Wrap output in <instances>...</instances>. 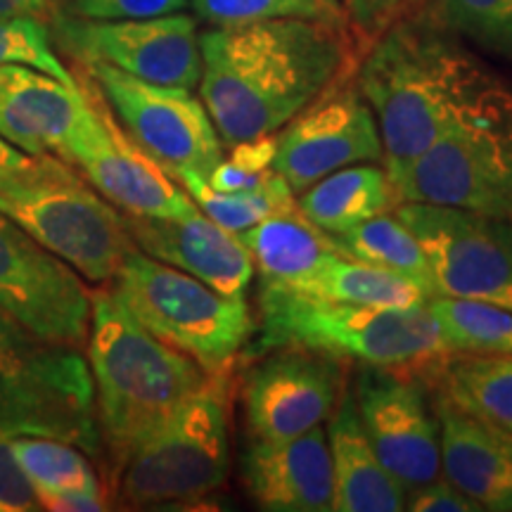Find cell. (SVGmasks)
Here are the masks:
<instances>
[{"mask_svg": "<svg viewBox=\"0 0 512 512\" xmlns=\"http://www.w3.org/2000/svg\"><path fill=\"white\" fill-rule=\"evenodd\" d=\"M200 100L223 145L278 133L344 79L349 27L318 19L214 27L200 34Z\"/></svg>", "mask_w": 512, "mask_h": 512, "instance_id": "cell-1", "label": "cell"}, {"mask_svg": "<svg viewBox=\"0 0 512 512\" xmlns=\"http://www.w3.org/2000/svg\"><path fill=\"white\" fill-rule=\"evenodd\" d=\"M356 86L375 114L392 181L446 131L512 93L460 38L422 17H401L377 38Z\"/></svg>", "mask_w": 512, "mask_h": 512, "instance_id": "cell-2", "label": "cell"}, {"mask_svg": "<svg viewBox=\"0 0 512 512\" xmlns=\"http://www.w3.org/2000/svg\"><path fill=\"white\" fill-rule=\"evenodd\" d=\"M86 344L100 437L119 472L128 453L211 373L147 332L112 287L91 294Z\"/></svg>", "mask_w": 512, "mask_h": 512, "instance_id": "cell-3", "label": "cell"}, {"mask_svg": "<svg viewBox=\"0 0 512 512\" xmlns=\"http://www.w3.org/2000/svg\"><path fill=\"white\" fill-rule=\"evenodd\" d=\"M259 313V342L252 347L256 354L302 347L361 366L403 370L446 356L427 302L413 309H375L261 285Z\"/></svg>", "mask_w": 512, "mask_h": 512, "instance_id": "cell-4", "label": "cell"}, {"mask_svg": "<svg viewBox=\"0 0 512 512\" xmlns=\"http://www.w3.org/2000/svg\"><path fill=\"white\" fill-rule=\"evenodd\" d=\"M0 214L91 283L114 280L136 247L124 214L55 155H29L0 176Z\"/></svg>", "mask_w": 512, "mask_h": 512, "instance_id": "cell-5", "label": "cell"}, {"mask_svg": "<svg viewBox=\"0 0 512 512\" xmlns=\"http://www.w3.org/2000/svg\"><path fill=\"white\" fill-rule=\"evenodd\" d=\"M112 290L147 332L207 373L228 370L252 342L247 297H226L138 247L126 254Z\"/></svg>", "mask_w": 512, "mask_h": 512, "instance_id": "cell-6", "label": "cell"}, {"mask_svg": "<svg viewBox=\"0 0 512 512\" xmlns=\"http://www.w3.org/2000/svg\"><path fill=\"white\" fill-rule=\"evenodd\" d=\"M0 432L53 437L98 453L91 366L79 349L50 344L0 309Z\"/></svg>", "mask_w": 512, "mask_h": 512, "instance_id": "cell-7", "label": "cell"}, {"mask_svg": "<svg viewBox=\"0 0 512 512\" xmlns=\"http://www.w3.org/2000/svg\"><path fill=\"white\" fill-rule=\"evenodd\" d=\"M228 370L185 399L119 467V491L128 505L157 508L214 494L230 472Z\"/></svg>", "mask_w": 512, "mask_h": 512, "instance_id": "cell-8", "label": "cell"}, {"mask_svg": "<svg viewBox=\"0 0 512 512\" xmlns=\"http://www.w3.org/2000/svg\"><path fill=\"white\" fill-rule=\"evenodd\" d=\"M394 185L401 202L512 219V93L446 131Z\"/></svg>", "mask_w": 512, "mask_h": 512, "instance_id": "cell-9", "label": "cell"}, {"mask_svg": "<svg viewBox=\"0 0 512 512\" xmlns=\"http://www.w3.org/2000/svg\"><path fill=\"white\" fill-rule=\"evenodd\" d=\"M394 211L425 247L434 297L512 311V219L422 202Z\"/></svg>", "mask_w": 512, "mask_h": 512, "instance_id": "cell-10", "label": "cell"}, {"mask_svg": "<svg viewBox=\"0 0 512 512\" xmlns=\"http://www.w3.org/2000/svg\"><path fill=\"white\" fill-rule=\"evenodd\" d=\"M86 67L121 128L169 174L197 171L207 178L221 162L223 140L190 88L159 86L102 62Z\"/></svg>", "mask_w": 512, "mask_h": 512, "instance_id": "cell-11", "label": "cell"}, {"mask_svg": "<svg viewBox=\"0 0 512 512\" xmlns=\"http://www.w3.org/2000/svg\"><path fill=\"white\" fill-rule=\"evenodd\" d=\"M55 41L83 64H110L159 86L197 88L202 76L195 17L171 12L140 19H83L57 12Z\"/></svg>", "mask_w": 512, "mask_h": 512, "instance_id": "cell-12", "label": "cell"}, {"mask_svg": "<svg viewBox=\"0 0 512 512\" xmlns=\"http://www.w3.org/2000/svg\"><path fill=\"white\" fill-rule=\"evenodd\" d=\"M0 309L50 344L81 349L91 328V292L72 266L0 214Z\"/></svg>", "mask_w": 512, "mask_h": 512, "instance_id": "cell-13", "label": "cell"}, {"mask_svg": "<svg viewBox=\"0 0 512 512\" xmlns=\"http://www.w3.org/2000/svg\"><path fill=\"white\" fill-rule=\"evenodd\" d=\"M401 370L361 366L351 392L370 446L408 494L441 477V441L425 384Z\"/></svg>", "mask_w": 512, "mask_h": 512, "instance_id": "cell-14", "label": "cell"}, {"mask_svg": "<svg viewBox=\"0 0 512 512\" xmlns=\"http://www.w3.org/2000/svg\"><path fill=\"white\" fill-rule=\"evenodd\" d=\"M242 377L247 432L259 441H280L323 427L344 387V358L302 347H275L256 354Z\"/></svg>", "mask_w": 512, "mask_h": 512, "instance_id": "cell-15", "label": "cell"}, {"mask_svg": "<svg viewBox=\"0 0 512 512\" xmlns=\"http://www.w3.org/2000/svg\"><path fill=\"white\" fill-rule=\"evenodd\" d=\"M60 159L79 169L121 214L178 219L197 211L183 185L147 155L100 102H95L91 117L83 121Z\"/></svg>", "mask_w": 512, "mask_h": 512, "instance_id": "cell-16", "label": "cell"}, {"mask_svg": "<svg viewBox=\"0 0 512 512\" xmlns=\"http://www.w3.org/2000/svg\"><path fill=\"white\" fill-rule=\"evenodd\" d=\"M375 114L354 83H337L278 131L273 171L294 195L351 164H382Z\"/></svg>", "mask_w": 512, "mask_h": 512, "instance_id": "cell-17", "label": "cell"}, {"mask_svg": "<svg viewBox=\"0 0 512 512\" xmlns=\"http://www.w3.org/2000/svg\"><path fill=\"white\" fill-rule=\"evenodd\" d=\"M133 245L152 259L202 280L226 297H245L254 278L247 247L200 209L178 219L124 214Z\"/></svg>", "mask_w": 512, "mask_h": 512, "instance_id": "cell-18", "label": "cell"}, {"mask_svg": "<svg viewBox=\"0 0 512 512\" xmlns=\"http://www.w3.org/2000/svg\"><path fill=\"white\" fill-rule=\"evenodd\" d=\"M93 107L95 98L79 83L24 64L0 67V136L24 155L62 157Z\"/></svg>", "mask_w": 512, "mask_h": 512, "instance_id": "cell-19", "label": "cell"}, {"mask_svg": "<svg viewBox=\"0 0 512 512\" xmlns=\"http://www.w3.org/2000/svg\"><path fill=\"white\" fill-rule=\"evenodd\" d=\"M240 467L242 482L261 510L332 512V460L325 425L280 441L252 439Z\"/></svg>", "mask_w": 512, "mask_h": 512, "instance_id": "cell-20", "label": "cell"}, {"mask_svg": "<svg viewBox=\"0 0 512 512\" xmlns=\"http://www.w3.org/2000/svg\"><path fill=\"white\" fill-rule=\"evenodd\" d=\"M441 477L482 505L512 512V434L475 418L437 392Z\"/></svg>", "mask_w": 512, "mask_h": 512, "instance_id": "cell-21", "label": "cell"}, {"mask_svg": "<svg viewBox=\"0 0 512 512\" xmlns=\"http://www.w3.org/2000/svg\"><path fill=\"white\" fill-rule=\"evenodd\" d=\"M325 425L332 460V512L406 510V489L370 446L351 389H344Z\"/></svg>", "mask_w": 512, "mask_h": 512, "instance_id": "cell-22", "label": "cell"}, {"mask_svg": "<svg viewBox=\"0 0 512 512\" xmlns=\"http://www.w3.org/2000/svg\"><path fill=\"white\" fill-rule=\"evenodd\" d=\"M238 238L247 247L261 285L299 292L337 252L328 233L306 219L299 207L278 211Z\"/></svg>", "mask_w": 512, "mask_h": 512, "instance_id": "cell-23", "label": "cell"}, {"mask_svg": "<svg viewBox=\"0 0 512 512\" xmlns=\"http://www.w3.org/2000/svg\"><path fill=\"white\" fill-rule=\"evenodd\" d=\"M399 204V190L382 164L344 166L297 195L299 211L328 235L344 233Z\"/></svg>", "mask_w": 512, "mask_h": 512, "instance_id": "cell-24", "label": "cell"}, {"mask_svg": "<svg viewBox=\"0 0 512 512\" xmlns=\"http://www.w3.org/2000/svg\"><path fill=\"white\" fill-rule=\"evenodd\" d=\"M328 238L337 254L399 273L434 297L432 268L425 247L418 235L396 216V211H387Z\"/></svg>", "mask_w": 512, "mask_h": 512, "instance_id": "cell-25", "label": "cell"}, {"mask_svg": "<svg viewBox=\"0 0 512 512\" xmlns=\"http://www.w3.org/2000/svg\"><path fill=\"white\" fill-rule=\"evenodd\" d=\"M439 392L475 418L512 434V356H441Z\"/></svg>", "mask_w": 512, "mask_h": 512, "instance_id": "cell-26", "label": "cell"}, {"mask_svg": "<svg viewBox=\"0 0 512 512\" xmlns=\"http://www.w3.org/2000/svg\"><path fill=\"white\" fill-rule=\"evenodd\" d=\"M299 292L375 309H413L430 299V294L413 280L342 254L325 261V266Z\"/></svg>", "mask_w": 512, "mask_h": 512, "instance_id": "cell-27", "label": "cell"}, {"mask_svg": "<svg viewBox=\"0 0 512 512\" xmlns=\"http://www.w3.org/2000/svg\"><path fill=\"white\" fill-rule=\"evenodd\" d=\"M446 354L512 356V311L470 299L430 297Z\"/></svg>", "mask_w": 512, "mask_h": 512, "instance_id": "cell-28", "label": "cell"}, {"mask_svg": "<svg viewBox=\"0 0 512 512\" xmlns=\"http://www.w3.org/2000/svg\"><path fill=\"white\" fill-rule=\"evenodd\" d=\"M171 176L183 185V190L188 192L190 200L197 204V209L204 216H209L211 221L235 235L245 233L247 228L278 214V211L297 207V195H294L285 178L278 174L264 188L242 192L214 190L207 183V178L197 174V171H176Z\"/></svg>", "mask_w": 512, "mask_h": 512, "instance_id": "cell-29", "label": "cell"}, {"mask_svg": "<svg viewBox=\"0 0 512 512\" xmlns=\"http://www.w3.org/2000/svg\"><path fill=\"white\" fill-rule=\"evenodd\" d=\"M12 451L24 467L36 494L46 491H102L91 460L79 446L53 437L17 434Z\"/></svg>", "mask_w": 512, "mask_h": 512, "instance_id": "cell-30", "label": "cell"}, {"mask_svg": "<svg viewBox=\"0 0 512 512\" xmlns=\"http://www.w3.org/2000/svg\"><path fill=\"white\" fill-rule=\"evenodd\" d=\"M425 19L512 64V0H427ZM425 3V5H427Z\"/></svg>", "mask_w": 512, "mask_h": 512, "instance_id": "cell-31", "label": "cell"}, {"mask_svg": "<svg viewBox=\"0 0 512 512\" xmlns=\"http://www.w3.org/2000/svg\"><path fill=\"white\" fill-rule=\"evenodd\" d=\"M211 27L266 22V19H318L347 27L339 0H190Z\"/></svg>", "mask_w": 512, "mask_h": 512, "instance_id": "cell-32", "label": "cell"}, {"mask_svg": "<svg viewBox=\"0 0 512 512\" xmlns=\"http://www.w3.org/2000/svg\"><path fill=\"white\" fill-rule=\"evenodd\" d=\"M3 64H24L60 81L76 83L50 46L48 24L38 19H0V67Z\"/></svg>", "mask_w": 512, "mask_h": 512, "instance_id": "cell-33", "label": "cell"}, {"mask_svg": "<svg viewBox=\"0 0 512 512\" xmlns=\"http://www.w3.org/2000/svg\"><path fill=\"white\" fill-rule=\"evenodd\" d=\"M60 12L83 19H140L181 12L190 0H55Z\"/></svg>", "mask_w": 512, "mask_h": 512, "instance_id": "cell-34", "label": "cell"}, {"mask_svg": "<svg viewBox=\"0 0 512 512\" xmlns=\"http://www.w3.org/2000/svg\"><path fill=\"white\" fill-rule=\"evenodd\" d=\"M347 27L363 46H373L384 31L399 22L408 0H339Z\"/></svg>", "mask_w": 512, "mask_h": 512, "instance_id": "cell-35", "label": "cell"}, {"mask_svg": "<svg viewBox=\"0 0 512 512\" xmlns=\"http://www.w3.org/2000/svg\"><path fill=\"white\" fill-rule=\"evenodd\" d=\"M34 510H41L34 484L12 451V437L0 432V512Z\"/></svg>", "mask_w": 512, "mask_h": 512, "instance_id": "cell-36", "label": "cell"}, {"mask_svg": "<svg viewBox=\"0 0 512 512\" xmlns=\"http://www.w3.org/2000/svg\"><path fill=\"white\" fill-rule=\"evenodd\" d=\"M406 510L411 512H482V505L463 494L446 477H437L432 482L408 491Z\"/></svg>", "mask_w": 512, "mask_h": 512, "instance_id": "cell-37", "label": "cell"}, {"mask_svg": "<svg viewBox=\"0 0 512 512\" xmlns=\"http://www.w3.org/2000/svg\"><path fill=\"white\" fill-rule=\"evenodd\" d=\"M230 162L238 164L240 169L252 171V174H264L273 171L275 150H278V133H268L252 140H242V143L230 145Z\"/></svg>", "mask_w": 512, "mask_h": 512, "instance_id": "cell-38", "label": "cell"}, {"mask_svg": "<svg viewBox=\"0 0 512 512\" xmlns=\"http://www.w3.org/2000/svg\"><path fill=\"white\" fill-rule=\"evenodd\" d=\"M275 171H264V174H252V171L240 169L238 164H233L230 159L223 157L219 164L214 166V171L207 176V183L214 190L221 192H242V190H259L271 181Z\"/></svg>", "mask_w": 512, "mask_h": 512, "instance_id": "cell-39", "label": "cell"}, {"mask_svg": "<svg viewBox=\"0 0 512 512\" xmlns=\"http://www.w3.org/2000/svg\"><path fill=\"white\" fill-rule=\"evenodd\" d=\"M41 510L53 512H100L107 510V498L102 491H46L38 494Z\"/></svg>", "mask_w": 512, "mask_h": 512, "instance_id": "cell-40", "label": "cell"}, {"mask_svg": "<svg viewBox=\"0 0 512 512\" xmlns=\"http://www.w3.org/2000/svg\"><path fill=\"white\" fill-rule=\"evenodd\" d=\"M57 12L60 8H57L55 0H0V19L29 17L50 24Z\"/></svg>", "mask_w": 512, "mask_h": 512, "instance_id": "cell-41", "label": "cell"}, {"mask_svg": "<svg viewBox=\"0 0 512 512\" xmlns=\"http://www.w3.org/2000/svg\"><path fill=\"white\" fill-rule=\"evenodd\" d=\"M29 155H24L22 150H17L15 145H10L8 140L0 136V176H5L8 171L17 169L19 164L27 162Z\"/></svg>", "mask_w": 512, "mask_h": 512, "instance_id": "cell-42", "label": "cell"}, {"mask_svg": "<svg viewBox=\"0 0 512 512\" xmlns=\"http://www.w3.org/2000/svg\"><path fill=\"white\" fill-rule=\"evenodd\" d=\"M427 0H408V5H406V10L411 8L413 12H420L422 10V5H425Z\"/></svg>", "mask_w": 512, "mask_h": 512, "instance_id": "cell-43", "label": "cell"}]
</instances>
